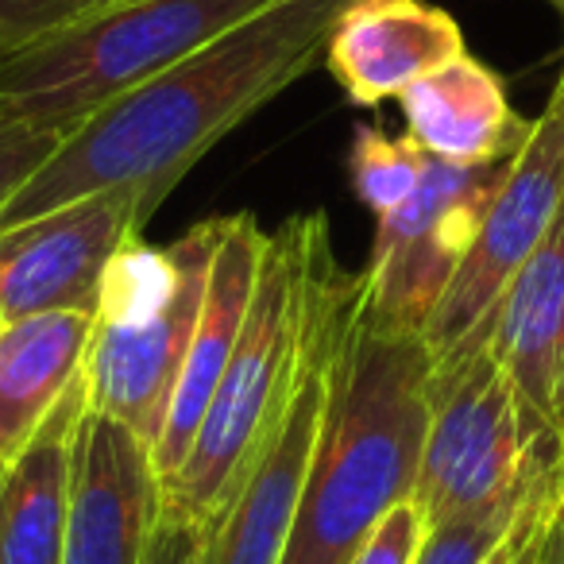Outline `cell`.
<instances>
[{
  "mask_svg": "<svg viewBox=\"0 0 564 564\" xmlns=\"http://www.w3.org/2000/svg\"><path fill=\"white\" fill-rule=\"evenodd\" d=\"M63 135L66 132L35 128V124H24V120L0 112V213H4V205L35 178V171L55 155Z\"/></svg>",
  "mask_w": 564,
  "mask_h": 564,
  "instance_id": "obj_20",
  "label": "cell"
},
{
  "mask_svg": "<svg viewBox=\"0 0 564 564\" xmlns=\"http://www.w3.org/2000/svg\"><path fill=\"white\" fill-rule=\"evenodd\" d=\"M553 97L564 105V70H561V78H556V86H553Z\"/></svg>",
  "mask_w": 564,
  "mask_h": 564,
  "instance_id": "obj_26",
  "label": "cell"
},
{
  "mask_svg": "<svg viewBox=\"0 0 564 564\" xmlns=\"http://www.w3.org/2000/svg\"><path fill=\"white\" fill-rule=\"evenodd\" d=\"M491 345L530 437L564 460V205L495 306Z\"/></svg>",
  "mask_w": 564,
  "mask_h": 564,
  "instance_id": "obj_12",
  "label": "cell"
},
{
  "mask_svg": "<svg viewBox=\"0 0 564 564\" xmlns=\"http://www.w3.org/2000/svg\"><path fill=\"white\" fill-rule=\"evenodd\" d=\"M522 507V502H518ZM510 514H487V518H460V522L433 525L425 533V545L417 553V564H484V556L495 549V541L507 533Z\"/></svg>",
  "mask_w": 564,
  "mask_h": 564,
  "instance_id": "obj_22",
  "label": "cell"
},
{
  "mask_svg": "<svg viewBox=\"0 0 564 564\" xmlns=\"http://www.w3.org/2000/svg\"><path fill=\"white\" fill-rule=\"evenodd\" d=\"M399 105L410 140L425 155L460 166L514 159L533 132V120L514 112L499 74L468 51L417 78Z\"/></svg>",
  "mask_w": 564,
  "mask_h": 564,
  "instance_id": "obj_15",
  "label": "cell"
},
{
  "mask_svg": "<svg viewBox=\"0 0 564 564\" xmlns=\"http://www.w3.org/2000/svg\"><path fill=\"white\" fill-rule=\"evenodd\" d=\"M541 564H564V499H561V507H556L553 522H549L545 549H541Z\"/></svg>",
  "mask_w": 564,
  "mask_h": 564,
  "instance_id": "obj_25",
  "label": "cell"
},
{
  "mask_svg": "<svg viewBox=\"0 0 564 564\" xmlns=\"http://www.w3.org/2000/svg\"><path fill=\"white\" fill-rule=\"evenodd\" d=\"M425 533H430V525H425L417 502L402 499L399 507H391L379 518V525L364 538V545L356 549L348 564H417Z\"/></svg>",
  "mask_w": 564,
  "mask_h": 564,
  "instance_id": "obj_23",
  "label": "cell"
},
{
  "mask_svg": "<svg viewBox=\"0 0 564 564\" xmlns=\"http://www.w3.org/2000/svg\"><path fill=\"white\" fill-rule=\"evenodd\" d=\"M163 514V479L151 441L89 406L74 437L63 564H143Z\"/></svg>",
  "mask_w": 564,
  "mask_h": 564,
  "instance_id": "obj_11",
  "label": "cell"
},
{
  "mask_svg": "<svg viewBox=\"0 0 564 564\" xmlns=\"http://www.w3.org/2000/svg\"><path fill=\"white\" fill-rule=\"evenodd\" d=\"M345 4L348 0H274L271 9L89 112L4 205L0 228L105 189H135L163 205L213 143L325 58L329 28Z\"/></svg>",
  "mask_w": 564,
  "mask_h": 564,
  "instance_id": "obj_1",
  "label": "cell"
},
{
  "mask_svg": "<svg viewBox=\"0 0 564 564\" xmlns=\"http://www.w3.org/2000/svg\"><path fill=\"white\" fill-rule=\"evenodd\" d=\"M433 414V356L422 333L387 329L345 274L329 399L299 522L279 564H348L379 518L410 499Z\"/></svg>",
  "mask_w": 564,
  "mask_h": 564,
  "instance_id": "obj_2",
  "label": "cell"
},
{
  "mask_svg": "<svg viewBox=\"0 0 564 564\" xmlns=\"http://www.w3.org/2000/svg\"><path fill=\"white\" fill-rule=\"evenodd\" d=\"M159 205L135 189H105L24 225L0 228V317L94 310L109 267Z\"/></svg>",
  "mask_w": 564,
  "mask_h": 564,
  "instance_id": "obj_10",
  "label": "cell"
},
{
  "mask_svg": "<svg viewBox=\"0 0 564 564\" xmlns=\"http://www.w3.org/2000/svg\"><path fill=\"white\" fill-rule=\"evenodd\" d=\"M97 4L109 0H0V58L32 47L35 40L86 17Z\"/></svg>",
  "mask_w": 564,
  "mask_h": 564,
  "instance_id": "obj_21",
  "label": "cell"
},
{
  "mask_svg": "<svg viewBox=\"0 0 564 564\" xmlns=\"http://www.w3.org/2000/svg\"><path fill=\"white\" fill-rule=\"evenodd\" d=\"M352 189L376 220L391 217L394 209L406 205V197L422 182L425 151L410 135H387L379 128H356L352 151Z\"/></svg>",
  "mask_w": 564,
  "mask_h": 564,
  "instance_id": "obj_18",
  "label": "cell"
},
{
  "mask_svg": "<svg viewBox=\"0 0 564 564\" xmlns=\"http://www.w3.org/2000/svg\"><path fill=\"white\" fill-rule=\"evenodd\" d=\"M510 159L460 166L425 155L422 182L402 209L376 220L368 267L356 274L360 302L387 329L422 333L453 282Z\"/></svg>",
  "mask_w": 564,
  "mask_h": 564,
  "instance_id": "obj_7",
  "label": "cell"
},
{
  "mask_svg": "<svg viewBox=\"0 0 564 564\" xmlns=\"http://www.w3.org/2000/svg\"><path fill=\"white\" fill-rule=\"evenodd\" d=\"M205 545H209V525L163 510L151 530L143 564H205Z\"/></svg>",
  "mask_w": 564,
  "mask_h": 564,
  "instance_id": "obj_24",
  "label": "cell"
},
{
  "mask_svg": "<svg viewBox=\"0 0 564 564\" xmlns=\"http://www.w3.org/2000/svg\"><path fill=\"white\" fill-rule=\"evenodd\" d=\"M340 286H345V271L333 274L329 291L317 306L306 368H302L291 402L274 417L271 433L256 448L243 479L228 495L220 514L209 522L205 564H279L291 545L310 460H314L317 433H322L325 399H329V360Z\"/></svg>",
  "mask_w": 564,
  "mask_h": 564,
  "instance_id": "obj_9",
  "label": "cell"
},
{
  "mask_svg": "<svg viewBox=\"0 0 564 564\" xmlns=\"http://www.w3.org/2000/svg\"><path fill=\"white\" fill-rule=\"evenodd\" d=\"M263 243L267 232L256 225L251 213L220 217V236L217 248H213L209 279H205L202 314H197L194 337H189L186 368H182L178 391L171 399V414H166L163 433H159L155 448H151L163 487L186 464V453L197 437V425H202L213 391L220 383V371H225L228 356H232L251 291H256Z\"/></svg>",
  "mask_w": 564,
  "mask_h": 564,
  "instance_id": "obj_14",
  "label": "cell"
},
{
  "mask_svg": "<svg viewBox=\"0 0 564 564\" xmlns=\"http://www.w3.org/2000/svg\"><path fill=\"white\" fill-rule=\"evenodd\" d=\"M460 55V24L425 0H348L325 43V66L360 109L402 97Z\"/></svg>",
  "mask_w": 564,
  "mask_h": 564,
  "instance_id": "obj_13",
  "label": "cell"
},
{
  "mask_svg": "<svg viewBox=\"0 0 564 564\" xmlns=\"http://www.w3.org/2000/svg\"><path fill=\"white\" fill-rule=\"evenodd\" d=\"M491 333L495 310L453 356L433 364V414L410 495L430 530L460 518L510 514L541 471L564 464L541 453L525 430Z\"/></svg>",
  "mask_w": 564,
  "mask_h": 564,
  "instance_id": "obj_6",
  "label": "cell"
},
{
  "mask_svg": "<svg viewBox=\"0 0 564 564\" xmlns=\"http://www.w3.org/2000/svg\"><path fill=\"white\" fill-rule=\"evenodd\" d=\"M561 499H564V464L561 468H545L533 479L518 514L510 518L507 533L495 541V549L484 556V564H541L549 522H553Z\"/></svg>",
  "mask_w": 564,
  "mask_h": 564,
  "instance_id": "obj_19",
  "label": "cell"
},
{
  "mask_svg": "<svg viewBox=\"0 0 564 564\" xmlns=\"http://www.w3.org/2000/svg\"><path fill=\"white\" fill-rule=\"evenodd\" d=\"M274 0H109L0 58V112L70 132Z\"/></svg>",
  "mask_w": 564,
  "mask_h": 564,
  "instance_id": "obj_4",
  "label": "cell"
},
{
  "mask_svg": "<svg viewBox=\"0 0 564 564\" xmlns=\"http://www.w3.org/2000/svg\"><path fill=\"white\" fill-rule=\"evenodd\" d=\"M549 4H553V9L561 12V20H564V0H549Z\"/></svg>",
  "mask_w": 564,
  "mask_h": 564,
  "instance_id": "obj_27",
  "label": "cell"
},
{
  "mask_svg": "<svg viewBox=\"0 0 564 564\" xmlns=\"http://www.w3.org/2000/svg\"><path fill=\"white\" fill-rule=\"evenodd\" d=\"M94 310H55L0 329V464L35 437L86 368Z\"/></svg>",
  "mask_w": 564,
  "mask_h": 564,
  "instance_id": "obj_17",
  "label": "cell"
},
{
  "mask_svg": "<svg viewBox=\"0 0 564 564\" xmlns=\"http://www.w3.org/2000/svg\"><path fill=\"white\" fill-rule=\"evenodd\" d=\"M0 329H4V317H0Z\"/></svg>",
  "mask_w": 564,
  "mask_h": 564,
  "instance_id": "obj_28",
  "label": "cell"
},
{
  "mask_svg": "<svg viewBox=\"0 0 564 564\" xmlns=\"http://www.w3.org/2000/svg\"><path fill=\"white\" fill-rule=\"evenodd\" d=\"M220 217L202 220L166 248L135 236L101 286L86 348L89 406L120 417L155 448L186 368L202 314Z\"/></svg>",
  "mask_w": 564,
  "mask_h": 564,
  "instance_id": "obj_5",
  "label": "cell"
},
{
  "mask_svg": "<svg viewBox=\"0 0 564 564\" xmlns=\"http://www.w3.org/2000/svg\"><path fill=\"white\" fill-rule=\"evenodd\" d=\"M337 271L325 213L294 217L267 232L240 337L197 425L186 464L163 487V510L197 525H209L220 514L299 387L317 306Z\"/></svg>",
  "mask_w": 564,
  "mask_h": 564,
  "instance_id": "obj_3",
  "label": "cell"
},
{
  "mask_svg": "<svg viewBox=\"0 0 564 564\" xmlns=\"http://www.w3.org/2000/svg\"><path fill=\"white\" fill-rule=\"evenodd\" d=\"M564 205V105L549 97L545 112L533 120L525 148L510 159L499 189L487 202V213L456 267L453 282L441 294L425 345L433 364L453 356L484 317L502 302L525 259L541 248Z\"/></svg>",
  "mask_w": 564,
  "mask_h": 564,
  "instance_id": "obj_8",
  "label": "cell"
},
{
  "mask_svg": "<svg viewBox=\"0 0 564 564\" xmlns=\"http://www.w3.org/2000/svg\"><path fill=\"white\" fill-rule=\"evenodd\" d=\"M86 402V376H78L35 437L0 464V564H63L74 437Z\"/></svg>",
  "mask_w": 564,
  "mask_h": 564,
  "instance_id": "obj_16",
  "label": "cell"
}]
</instances>
